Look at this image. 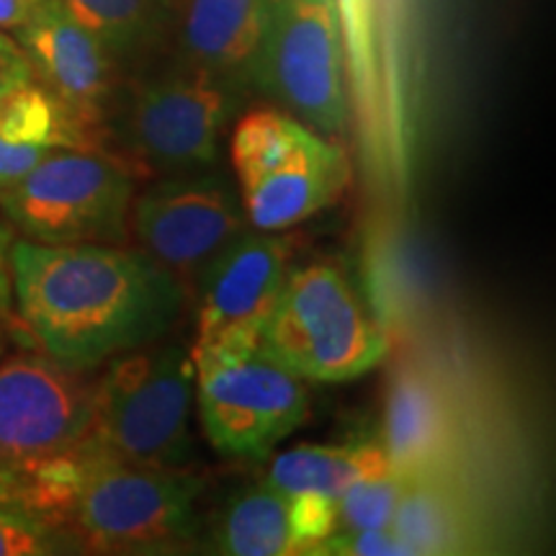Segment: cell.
Segmentation results:
<instances>
[{"instance_id": "obj_15", "label": "cell", "mask_w": 556, "mask_h": 556, "mask_svg": "<svg viewBox=\"0 0 556 556\" xmlns=\"http://www.w3.org/2000/svg\"><path fill=\"white\" fill-rule=\"evenodd\" d=\"M379 441L392 469L405 477L446 467L454 428L441 389L422 371L407 368L392 381Z\"/></svg>"}, {"instance_id": "obj_11", "label": "cell", "mask_w": 556, "mask_h": 556, "mask_svg": "<svg viewBox=\"0 0 556 556\" xmlns=\"http://www.w3.org/2000/svg\"><path fill=\"white\" fill-rule=\"evenodd\" d=\"M294 240L281 232L245 229L208 263L197 281V338L191 356L255 348L261 328L287 281Z\"/></svg>"}, {"instance_id": "obj_21", "label": "cell", "mask_w": 556, "mask_h": 556, "mask_svg": "<svg viewBox=\"0 0 556 556\" xmlns=\"http://www.w3.org/2000/svg\"><path fill=\"white\" fill-rule=\"evenodd\" d=\"M114 58H131L170 26V0H62Z\"/></svg>"}, {"instance_id": "obj_6", "label": "cell", "mask_w": 556, "mask_h": 556, "mask_svg": "<svg viewBox=\"0 0 556 556\" xmlns=\"http://www.w3.org/2000/svg\"><path fill=\"white\" fill-rule=\"evenodd\" d=\"M193 366L201 428L219 454L263 458L307 420V381L266 348L199 356Z\"/></svg>"}, {"instance_id": "obj_16", "label": "cell", "mask_w": 556, "mask_h": 556, "mask_svg": "<svg viewBox=\"0 0 556 556\" xmlns=\"http://www.w3.org/2000/svg\"><path fill=\"white\" fill-rule=\"evenodd\" d=\"M88 127L39 80L18 86L0 106V189L16 184L54 150L90 148Z\"/></svg>"}, {"instance_id": "obj_20", "label": "cell", "mask_w": 556, "mask_h": 556, "mask_svg": "<svg viewBox=\"0 0 556 556\" xmlns=\"http://www.w3.org/2000/svg\"><path fill=\"white\" fill-rule=\"evenodd\" d=\"M319 135L296 116L278 109H258L242 116L232 131V168L238 184L274 173L302 155Z\"/></svg>"}, {"instance_id": "obj_2", "label": "cell", "mask_w": 556, "mask_h": 556, "mask_svg": "<svg viewBox=\"0 0 556 556\" xmlns=\"http://www.w3.org/2000/svg\"><path fill=\"white\" fill-rule=\"evenodd\" d=\"M197 366L191 345L150 343L111 358L93 381V420L83 446L124 467L180 469L193 458Z\"/></svg>"}, {"instance_id": "obj_9", "label": "cell", "mask_w": 556, "mask_h": 556, "mask_svg": "<svg viewBox=\"0 0 556 556\" xmlns=\"http://www.w3.org/2000/svg\"><path fill=\"white\" fill-rule=\"evenodd\" d=\"M245 229L250 222L240 189L214 165L168 173L131 199L129 232L186 291L197 287L208 263Z\"/></svg>"}, {"instance_id": "obj_29", "label": "cell", "mask_w": 556, "mask_h": 556, "mask_svg": "<svg viewBox=\"0 0 556 556\" xmlns=\"http://www.w3.org/2000/svg\"><path fill=\"white\" fill-rule=\"evenodd\" d=\"M18 469H0V497L18 500Z\"/></svg>"}, {"instance_id": "obj_22", "label": "cell", "mask_w": 556, "mask_h": 556, "mask_svg": "<svg viewBox=\"0 0 556 556\" xmlns=\"http://www.w3.org/2000/svg\"><path fill=\"white\" fill-rule=\"evenodd\" d=\"M83 554L65 528L50 523L18 500L0 497V556Z\"/></svg>"}, {"instance_id": "obj_24", "label": "cell", "mask_w": 556, "mask_h": 556, "mask_svg": "<svg viewBox=\"0 0 556 556\" xmlns=\"http://www.w3.org/2000/svg\"><path fill=\"white\" fill-rule=\"evenodd\" d=\"M312 554L323 556H415L405 541L392 528H356V531H336L319 541Z\"/></svg>"}, {"instance_id": "obj_8", "label": "cell", "mask_w": 556, "mask_h": 556, "mask_svg": "<svg viewBox=\"0 0 556 556\" xmlns=\"http://www.w3.org/2000/svg\"><path fill=\"white\" fill-rule=\"evenodd\" d=\"M240 93L217 75L180 62L135 90L122 119L124 144L137 163L157 173L212 168Z\"/></svg>"}, {"instance_id": "obj_7", "label": "cell", "mask_w": 556, "mask_h": 556, "mask_svg": "<svg viewBox=\"0 0 556 556\" xmlns=\"http://www.w3.org/2000/svg\"><path fill=\"white\" fill-rule=\"evenodd\" d=\"M253 86L323 137L348 122L345 47L338 0H276Z\"/></svg>"}, {"instance_id": "obj_10", "label": "cell", "mask_w": 556, "mask_h": 556, "mask_svg": "<svg viewBox=\"0 0 556 556\" xmlns=\"http://www.w3.org/2000/svg\"><path fill=\"white\" fill-rule=\"evenodd\" d=\"M93 420V381L45 353L0 358V469L65 454Z\"/></svg>"}, {"instance_id": "obj_13", "label": "cell", "mask_w": 556, "mask_h": 556, "mask_svg": "<svg viewBox=\"0 0 556 556\" xmlns=\"http://www.w3.org/2000/svg\"><path fill=\"white\" fill-rule=\"evenodd\" d=\"M276 0H170L180 58L238 90L253 86Z\"/></svg>"}, {"instance_id": "obj_17", "label": "cell", "mask_w": 556, "mask_h": 556, "mask_svg": "<svg viewBox=\"0 0 556 556\" xmlns=\"http://www.w3.org/2000/svg\"><path fill=\"white\" fill-rule=\"evenodd\" d=\"M392 469L381 441H356L340 446H296L270 462V486L294 495H319L338 500L340 492L356 479Z\"/></svg>"}, {"instance_id": "obj_27", "label": "cell", "mask_w": 556, "mask_h": 556, "mask_svg": "<svg viewBox=\"0 0 556 556\" xmlns=\"http://www.w3.org/2000/svg\"><path fill=\"white\" fill-rule=\"evenodd\" d=\"M29 80H37V78H34L31 70H18V67L5 65V62H0V106H3V101L9 99L13 90H16L18 86H24V83H29Z\"/></svg>"}, {"instance_id": "obj_14", "label": "cell", "mask_w": 556, "mask_h": 556, "mask_svg": "<svg viewBox=\"0 0 556 556\" xmlns=\"http://www.w3.org/2000/svg\"><path fill=\"white\" fill-rule=\"evenodd\" d=\"M351 184V163L338 142L319 135L289 165L240 186L253 229L283 232L336 204Z\"/></svg>"}, {"instance_id": "obj_1", "label": "cell", "mask_w": 556, "mask_h": 556, "mask_svg": "<svg viewBox=\"0 0 556 556\" xmlns=\"http://www.w3.org/2000/svg\"><path fill=\"white\" fill-rule=\"evenodd\" d=\"M13 307L45 356L93 371L157 343L184 312V283L144 250L13 240Z\"/></svg>"}, {"instance_id": "obj_26", "label": "cell", "mask_w": 556, "mask_h": 556, "mask_svg": "<svg viewBox=\"0 0 556 556\" xmlns=\"http://www.w3.org/2000/svg\"><path fill=\"white\" fill-rule=\"evenodd\" d=\"M39 0H0V31H18Z\"/></svg>"}, {"instance_id": "obj_30", "label": "cell", "mask_w": 556, "mask_h": 556, "mask_svg": "<svg viewBox=\"0 0 556 556\" xmlns=\"http://www.w3.org/2000/svg\"><path fill=\"white\" fill-rule=\"evenodd\" d=\"M9 351V330H5V323H0V358Z\"/></svg>"}, {"instance_id": "obj_18", "label": "cell", "mask_w": 556, "mask_h": 556, "mask_svg": "<svg viewBox=\"0 0 556 556\" xmlns=\"http://www.w3.org/2000/svg\"><path fill=\"white\" fill-rule=\"evenodd\" d=\"M389 528L413 548L415 556L462 554L469 548V520L464 503L443 479V471L407 477Z\"/></svg>"}, {"instance_id": "obj_25", "label": "cell", "mask_w": 556, "mask_h": 556, "mask_svg": "<svg viewBox=\"0 0 556 556\" xmlns=\"http://www.w3.org/2000/svg\"><path fill=\"white\" fill-rule=\"evenodd\" d=\"M13 232L0 222V323H9L16 315L13 307V274H11Z\"/></svg>"}, {"instance_id": "obj_12", "label": "cell", "mask_w": 556, "mask_h": 556, "mask_svg": "<svg viewBox=\"0 0 556 556\" xmlns=\"http://www.w3.org/2000/svg\"><path fill=\"white\" fill-rule=\"evenodd\" d=\"M16 34L41 86L93 127L114 86V54L70 13L62 0H39Z\"/></svg>"}, {"instance_id": "obj_19", "label": "cell", "mask_w": 556, "mask_h": 556, "mask_svg": "<svg viewBox=\"0 0 556 556\" xmlns=\"http://www.w3.org/2000/svg\"><path fill=\"white\" fill-rule=\"evenodd\" d=\"M214 552L227 556H291L289 497L268 482L250 484L232 495L212 528Z\"/></svg>"}, {"instance_id": "obj_28", "label": "cell", "mask_w": 556, "mask_h": 556, "mask_svg": "<svg viewBox=\"0 0 556 556\" xmlns=\"http://www.w3.org/2000/svg\"><path fill=\"white\" fill-rule=\"evenodd\" d=\"M0 62H5V65L18 67V70H31L26 54L21 52V47L16 45V41H13L11 37H5V31H0Z\"/></svg>"}, {"instance_id": "obj_3", "label": "cell", "mask_w": 556, "mask_h": 556, "mask_svg": "<svg viewBox=\"0 0 556 556\" xmlns=\"http://www.w3.org/2000/svg\"><path fill=\"white\" fill-rule=\"evenodd\" d=\"M75 479L60 526L93 554H163L191 544L206 479L180 469L124 467L73 446Z\"/></svg>"}, {"instance_id": "obj_23", "label": "cell", "mask_w": 556, "mask_h": 556, "mask_svg": "<svg viewBox=\"0 0 556 556\" xmlns=\"http://www.w3.org/2000/svg\"><path fill=\"white\" fill-rule=\"evenodd\" d=\"M405 484L407 477L394 469L348 484L336 503V531L384 528L392 523L394 507Z\"/></svg>"}, {"instance_id": "obj_4", "label": "cell", "mask_w": 556, "mask_h": 556, "mask_svg": "<svg viewBox=\"0 0 556 556\" xmlns=\"http://www.w3.org/2000/svg\"><path fill=\"white\" fill-rule=\"evenodd\" d=\"M258 345L296 377L323 384L364 377L389 353L384 330L332 263L291 266Z\"/></svg>"}, {"instance_id": "obj_5", "label": "cell", "mask_w": 556, "mask_h": 556, "mask_svg": "<svg viewBox=\"0 0 556 556\" xmlns=\"http://www.w3.org/2000/svg\"><path fill=\"white\" fill-rule=\"evenodd\" d=\"M135 173L124 160L93 148H62L0 189L5 219L41 245L103 242L129 238Z\"/></svg>"}]
</instances>
